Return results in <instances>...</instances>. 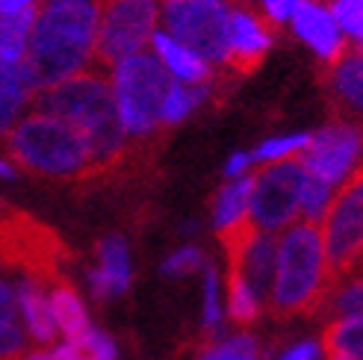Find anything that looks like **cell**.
<instances>
[{
  "label": "cell",
  "mask_w": 363,
  "mask_h": 360,
  "mask_svg": "<svg viewBox=\"0 0 363 360\" xmlns=\"http://www.w3.org/2000/svg\"><path fill=\"white\" fill-rule=\"evenodd\" d=\"M334 275L316 225L296 222L278 233L275 272L266 308L281 319L316 316Z\"/></svg>",
  "instance_id": "3"
},
{
  "label": "cell",
  "mask_w": 363,
  "mask_h": 360,
  "mask_svg": "<svg viewBox=\"0 0 363 360\" xmlns=\"http://www.w3.org/2000/svg\"><path fill=\"white\" fill-rule=\"evenodd\" d=\"M33 95H35V89H33V80L27 74L24 62H18V65L0 62V139H6L12 133L18 116L33 101Z\"/></svg>",
  "instance_id": "20"
},
{
  "label": "cell",
  "mask_w": 363,
  "mask_h": 360,
  "mask_svg": "<svg viewBox=\"0 0 363 360\" xmlns=\"http://www.w3.org/2000/svg\"><path fill=\"white\" fill-rule=\"evenodd\" d=\"M4 210H6V207H4V201H0V215H4Z\"/></svg>",
  "instance_id": "40"
},
{
  "label": "cell",
  "mask_w": 363,
  "mask_h": 360,
  "mask_svg": "<svg viewBox=\"0 0 363 360\" xmlns=\"http://www.w3.org/2000/svg\"><path fill=\"white\" fill-rule=\"evenodd\" d=\"M228 4H237V6H251L254 0H228Z\"/></svg>",
  "instance_id": "38"
},
{
  "label": "cell",
  "mask_w": 363,
  "mask_h": 360,
  "mask_svg": "<svg viewBox=\"0 0 363 360\" xmlns=\"http://www.w3.org/2000/svg\"><path fill=\"white\" fill-rule=\"evenodd\" d=\"M316 316L322 319H352V316H363V272L352 269L346 275H337L325 293Z\"/></svg>",
  "instance_id": "22"
},
{
  "label": "cell",
  "mask_w": 363,
  "mask_h": 360,
  "mask_svg": "<svg viewBox=\"0 0 363 360\" xmlns=\"http://www.w3.org/2000/svg\"><path fill=\"white\" fill-rule=\"evenodd\" d=\"M337 189H331L328 184H322L313 174H304L301 180V189H298V222H307V225H322L325 213L331 210V201H334Z\"/></svg>",
  "instance_id": "29"
},
{
  "label": "cell",
  "mask_w": 363,
  "mask_h": 360,
  "mask_svg": "<svg viewBox=\"0 0 363 360\" xmlns=\"http://www.w3.org/2000/svg\"><path fill=\"white\" fill-rule=\"evenodd\" d=\"M160 15L166 24L162 33L222 74L228 62V0H160Z\"/></svg>",
  "instance_id": "6"
},
{
  "label": "cell",
  "mask_w": 363,
  "mask_h": 360,
  "mask_svg": "<svg viewBox=\"0 0 363 360\" xmlns=\"http://www.w3.org/2000/svg\"><path fill=\"white\" fill-rule=\"evenodd\" d=\"M266 310V301L251 290V286L240 278L228 272L225 275V316L233 322V325H240L242 331L248 325H254Z\"/></svg>",
  "instance_id": "24"
},
{
  "label": "cell",
  "mask_w": 363,
  "mask_h": 360,
  "mask_svg": "<svg viewBox=\"0 0 363 360\" xmlns=\"http://www.w3.org/2000/svg\"><path fill=\"white\" fill-rule=\"evenodd\" d=\"M304 166L296 159L275 166H263L257 174H251V204H248V222L278 237L281 230L298 222V189L304 180Z\"/></svg>",
  "instance_id": "9"
},
{
  "label": "cell",
  "mask_w": 363,
  "mask_h": 360,
  "mask_svg": "<svg viewBox=\"0 0 363 360\" xmlns=\"http://www.w3.org/2000/svg\"><path fill=\"white\" fill-rule=\"evenodd\" d=\"M195 360H263V343L251 331H233L207 339Z\"/></svg>",
  "instance_id": "26"
},
{
  "label": "cell",
  "mask_w": 363,
  "mask_h": 360,
  "mask_svg": "<svg viewBox=\"0 0 363 360\" xmlns=\"http://www.w3.org/2000/svg\"><path fill=\"white\" fill-rule=\"evenodd\" d=\"M216 92V86H186V83H174L169 86L166 101H162V110H160V128H174V124L186 121L198 106L207 103L210 95Z\"/></svg>",
  "instance_id": "25"
},
{
  "label": "cell",
  "mask_w": 363,
  "mask_h": 360,
  "mask_svg": "<svg viewBox=\"0 0 363 360\" xmlns=\"http://www.w3.org/2000/svg\"><path fill=\"white\" fill-rule=\"evenodd\" d=\"M6 148L18 166L39 177L77 180L92 174V154L83 136L53 116H27L6 136Z\"/></svg>",
  "instance_id": "4"
},
{
  "label": "cell",
  "mask_w": 363,
  "mask_h": 360,
  "mask_svg": "<svg viewBox=\"0 0 363 360\" xmlns=\"http://www.w3.org/2000/svg\"><path fill=\"white\" fill-rule=\"evenodd\" d=\"M251 166H254L251 154H248V151H237V154L228 159V166H225V180H240V177H245V174L251 171Z\"/></svg>",
  "instance_id": "35"
},
{
  "label": "cell",
  "mask_w": 363,
  "mask_h": 360,
  "mask_svg": "<svg viewBox=\"0 0 363 360\" xmlns=\"http://www.w3.org/2000/svg\"><path fill=\"white\" fill-rule=\"evenodd\" d=\"M272 50V30L251 6H230L228 18V62L222 74L245 77L257 71Z\"/></svg>",
  "instance_id": "12"
},
{
  "label": "cell",
  "mask_w": 363,
  "mask_h": 360,
  "mask_svg": "<svg viewBox=\"0 0 363 360\" xmlns=\"http://www.w3.org/2000/svg\"><path fill=\"white\" fill-rule=\"evenodd\" d=\"M204 281H201V328L213 337H219L225 328V278L213 263L204 266Z\"/></svg>",
  "instance_id": "28"
},
{
  "label": "cell",
  "mask_w": 363,
  "mask_h": 360,
  "mask_svg": "<svg viewBox=\"0 0 363 360\" xmlns=\"http://www.w3.org/2000/svg\"><path fill=\"white\" fill-rule=\"evenodd\" d=\"M307 142H311V133H286V136H272L266 142H260L257 151L251 154L254 163L263 166H275V163H286V159H296Z\"/></svg>",
  "instance_id": "30"
},
{
  "label": "cell",
  "mask_w": 363,
  "mask_h": 360,
  "mask_svg": "<svg viewBox=\"0 0 363 360\" xmlns=\"http://www.w3.org/2000/svg\"><path fill=\"white\" fill-rule=\"evenodd\" d=\"M272 360H325V349L319 337H301L286 343Z\"/></svg>",
  "instance_id": "33"
},
{
  "label": "cell",
  "mask_w": 363,
  "mask_h": 360,
  "mask_svg": "<svg viewBox=\"0 0 363 360\" xmlns=\"http://www.w3.org/2000/svg\"><path fill=\"white\" fill-rule=\"evenodd\" d=\"M322 86L337 118L363 124V50L349 47L334 65L325 68Z\"/></svg>",
  "instance_id": "15"
},
{
  "label": "cell",
  "mask_w": 363,
  "mask_h": 360,
  "mask_svg": "<svg viewBox=\"0 0 363 360\" xmlns=\"http://www.w3.org/2000/svg\"><path fill=\"white\" fill-rule=\"evenodd\" d=\"M331 275H346L363 257V169L342 184L319 225Z\"/></svg>",
  "instance_id": "8"
},
{
  "label": "cell",
  "mask_w": 363,
  "mask_h": 360,
  "mask_svg": "<svg viewBox=\"0 0 363 360\" xmlns=\"http://www.w3.org/2000/svg\"><path fill=\"white\" fill-rule=\"evenodd\" d=\"M98 0H48L35 15L24 68L35 92L92 68Z\"/></svg>",
  "instance_id": "2"
},
{
  "label": "cell",
  "mask_w": 363,
  "mask_h": 360,
  "mask_svg": "<svg viewBox=\"0 0 363 360\" xmlns=\"http://www.w3.org/2000/svg\"><path fill=\"white\" fill-rule=\"evenodd\" d=\"M154 45V57L160 60V65L169 71V77L174 83H186V86H207L219 80V71L213 65H207L198 53H192L189 47H184L180 42H174L169 33L157 30L151 35Z\"/></svg>",
  "instance_id": "17"
},
{
  "label": "cell",
  "mask_w": 363,
  "mask_h": 360,
  "mask_svg": "<svg viewBox=\"0 0 363 360\" xmlns=\"http://www.w3.org/2000/svg\"><path fill=\"white\" fill-rule=\"evenodd\" d=\"M35 15H39L35 6H27L15 15H0V62H6V65L24 62Z\"/></svg>",
  "instance_id": "23"
},
{
  "label": "cell",
  "mask_w": 363,
  "mask_h": 360,
  "mask_svg": "<svg viewBox=\"0 0 363 360\" xmlns=\"http://www.w3.org/2000/svg\"><path fill=\"white\" fill-rule=\"evenodd\" d=\"M160 0H98V35L92 68L110 71L116 62L145 50L157 33Z\"/></svg>",
  "instance_id": "7"
},
{
  "label": "cell",
  "mask_w": 363,
  "mask_h": 360,
  "mask_svg": "<svg viewBox=\"0 0 363 360\" xmlns=\"http://www.w3.org/2000/svg\"><path fill=\"white\" fill-rule=\"evenodd\" d=\"M48 308H50L53 325H57V334H62V339L80 337L86 328H92L83 296L71 283H65V281L50 283V290H48Z\"/></svg>",
  "instance_id": "21"
},
{
  "label": "cell",
  "mask_w": 363,
  "mask_h": 360,
  "mask_svg": "<svg viewBox=\"0 0 363 360\" xmlns=\"http://www.w3.org/2000/svg\"><path fill=\"white\" fill-rule=\"evenodd\" d=\"M35 113L71 124L92 154V171L121 166L127 157V136L118 121L113 86L106 71L86 68L80 74L33 95Z\"/></svg>",
  "instance_id": "1"
},
{
  "label": "cell",
  "mask_w": 363,
  "mask_h": 360,
  "mask_svg": "<svg viewBox=\"0 0 363 360\" xmlns=\"http://www.w3.org/2000/svg\"><path fill=\"white\" fill-rule=\"evenodd\" d=\"M0 177H6V180H12V177H15V169L6 163V159H0Z\"/></svg>",
  "instance_id": "37"
},
{
  "label": "cell",
  "mask_w": 363,
  "mask_h": 360,
  "mask_svg": "<svg viewBox=\"0 0 363 360\" xmlns=\"http://www.w3.org/2000/svg\"><path fill=\"white\" fill-rule=\"evenodd\" d=\"M204 266H207V257H204L201 248L198 245H180L162 260L160 272L166 278H189L195 272H204Z\"/></svg>",
  "instance_id": "32"
},
{
  "label": "cell",
  "mask_w": 363,
  "mask_h": 360,
  "mask_svg": "<svg viewBox=\"0 0 363 360\" xmlns=\"http://www.w3.org/2000/svg\"><path fill=\"white\" fill-rule=\"evenodd\" d=\"M89 290L98 301H110L118 298L130 290L133 283V257H130V245L118 233H110L98 242V260L89 269Z\"/></svg>",
  "instance_id": "14"
},
{
  "label": "cell",
  "mask_w": 363,
  "mask_h": 360,
  "mask_svg": "<svg viewBox=\"0 0 363 360\" xmlns=\"http://www.w3.org/2000/svg\"><path fill=\"white\" fill-rule=\"evenodd\" d=\"M319 339H322L325 354H337L346 360H363V316L325 322V331Z\"/></svg>",
  "instance_id": "27"
},
{
  "label": "cell",
  "mask_w": 363,
  "mask_h": 360,
  "mask_svg": "<svg viewBox=\"0 0 363 360\" xmlns=\"http://www.w3.org/2000/svg\"><path fill=\"white\" fill-rule=\"evenodd\" d=\"M248 204H251V174L240 180H225L222 189L213 198V230L216 237L225 240L230 233L242 230L248 222Z\"/></svg>",
  "instance_id": "19"
},
{
  "label": "cell",
  "mask_w": 363,
  "mask_h": 360,
  "mask_svg": "<svg viewBox=\"0 0 363 360\" xmlns=\"http://www.w3.org/2000/svg\"><path fill=\"white\" fill-rule=\"evenodd\" d=\"M289 24H293V33L325 65H334L342 53L349 50L346 35H342V30L337 27L325 0H301L293 12V18H289Z\"/></svg>",
  "instance_id": "13"
},
{
  "label": "cell",
  "mask_w": 363,
  "mask_h": 360,
  "mask_svg": "<svg viewBox=\"0 0 363 360\" xmlns=\"http://www.w3.org/2000/svg\"><path fill=\"white\" fill-rule=\"evenodd\" d=\"M118 121L127 139L151 142L160 136V110L172 86L169 71L148 50H139L110 68Z\"/></svg>",
  "instance_id": "5"
},
{
  "label": "cell",
  "mask_w": 363,
  "mask_h": 360,
  "mask_svg": "<svg viewBox=\"0 0 363 360\" xmlns=\"http://www.w3.org/2000/svg\"><path fill=\"white\" fill-rule=\"evenodd\" d=\"M328 9L346 42L363 50V0H328Z\"/></svg>",
  "instance_id": "31"
},
{
  "label": "cell",
  "mask_w": 363,
  "mask_h": 360,
  "mask_svg": "<svg viewBox=\"0 0 363 360\" xmlns=\"http://www.w3.org/2000/svg\"><path fill=\"white\" fill-rule=\"evenodd\" d=\"M15 301H18V319L27 339H33L39 349H48L57 343V325L50 319L48 308V290H45V278L39 275H24L15 283Z\"/></svg>",
  "instance_id": "16"
},
{
  "label": "cell",
  "mask_w": 363,
  "mask_h": 360,
  "mask_svg": "<svg viewBox=\"0 0 363 360\" xmlns=\"http://www.w3.org/2000/svg\"><path fill=\"white\" fill-rule=\"evenodd\" d=\"M298 163L331 189H340L346 180L363 169V124L334 118L316 133H311L307 148L298 154Z\"/></svg>",
  "instance_id": "10"
},
{
  "label": "cell",
  "mask_w": 363,
  "mask_h": 360,
  "mask_svg": "<svg viewBox=\"0 0 363 360\" xmlns=\"http://www.w3.org/2000/svg\"><path fill=\"white\" fill-rule=\"evenodd\" d=\"M24 360H118V343L101 331V328H86L80 337L62 339L48 349L27 351Z\"/></svg>",
  "instance_id": "18"
},
{
  "label": "cell",
  "mask_w": 363,
  "mask_h": 360,
  "mask_svg": "<svg viewBox=\"0 0 363 360\" xmlns=\"http://www.w3.org/2000/svg\"><path fill=\"white\" fill-rule=\"evenodd\" d=\"M275 242H278V237L263 233L254 225H245L242 230L230 233V237L222 240V248L228 254V272L240 275L263 301H269V290H272Z\"/></svg>",
  "instance_id": "11"
},
{
  "label": "cell",
  "mask_w": 363,
  "mask_h": 360,
  "mask_svg": "<svg viewBox=\"0 0 363 360\" xmlns=\"http://www.w3.org/2000/svg\"><path fill=\"white\" fill-rule=\"evenodd\" d=\"M325 360H346V357H337V354H325Z\"/></svg>",
  "instance_id": "39"
},
{
  "label": "cell",
  "mask_w": 363,
  "mask_h": 360,
  "mask_svg": "<svg viewBox=\"0 0 363 360\" xmlns=\"http://www.w3.org/2000/svg\"><path fill=\"white\" fill-rule=\"evenodd\" d=\"M257 4V12L266 24H272V27H286L289 24V18H293V12H296V6L301 4V0H254Z\"/></svg>",
  "instance_id": "34"
},
{
  "label": "cell",
  "mask_w": 363,
  "mask_h": 360,
  "mask_svg": "<svg viewBox=\"0 0 363 360\" xmlns=\"http://www.w3.org/2000/svg\"><path fill=\"white\" fill-rule=\"evenodd\" d=\"M27 6H35V0H0V15H15Z\"/></svg>",
  "instance_id": "36"
}]
</instances>
